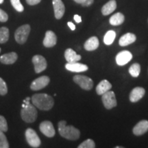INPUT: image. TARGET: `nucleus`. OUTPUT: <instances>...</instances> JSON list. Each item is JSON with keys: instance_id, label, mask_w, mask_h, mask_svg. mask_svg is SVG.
<instances>
[{"instance_id": "nucleus-18", "label": "nucleus", "mask_w": 148, "mask_h": 148, "mask_svg": "<svg viewBox=\"0 0 148 148\" xmlns=\"http://www.w3.org/2000/svg\"><path fill=\"white\" fill-rule=\"evenodd\" d=\"M18 56L15 52L5 53L0 57V62L5 64H12L17 60Z\"/></svg>"}, {"instance_id": "nucleus-39", "label": "nucleus", "mask_w": 148, "mask_h": 148, "mask_svg": "<svg viewBox=\"0 0 148 148\" xmlns=\"http://www.w3.org/2000/svg\"><path fill=\"white\" fill-rule=\"evenodd\" d=\"M0 52H1V48H0Z\"/></svg>"}, {"instance_id": "nucleus-38", "label": "nucleus", "mask_w": 148, "mask_h": 148, "mask_svg": "<svg viewBox=\"0 0 148 148\" xmlns=\"http://www.w3.org/2000/svg\"><path fill=\"white\" fill-rule=\"evenodd\" d=\"M3 2V0H0V4Z\"/></svg>"}, {"instance_id": "nucleus-35", "label": "nucleus", "mask_w": 148, "mask_h": 148, "mask_svg": "<svg viewBox=\"0 0 148 148\" xmlns=\"http://www.w3.org/2000/svg\"><path fill=\"white\" fill-rule=\"evenodd\" d=\"M74 20H75V21L76 22V23H79L82 21V18H81V16L78 15V14H75V15H74Z\"/></svg>"}, {"instance_id": "nucleus-5", "label": "nucleus", "mask_w": 148, "mask_h": 148, "mask_svg": "<svg viewBox=\"0 0 148 148\" xmlns=\"http://www.w3.org/2000/svg\"><path fill=\"white\" fill-rule=\"evenodd\" d=\"M73 81L78 84L82 89L89 90L93 86V82L90 77L85 75H76L73 77Z\"/></svg>"}, {"instance_id": "nucleus-15", "label": "nucleus", "mask_w": 148, "mask_h": 148, "mask_svg": "<svg viewBox=\"0 0 148 148\" xmlns=\"http://www.w3.org/2000/svg\"><path fill=\"white\" fill-rule=\"evenodd\" d=\"M148 131V121L142 120L138 122L133 128V133L136 136H140Z\"/></svg>"}, {"instance_id": "nucleus-26", "label": "nucleus", "mask_w": 148, "mask_h": 148, "mask_svg": "<svg viewBox=\"0 0 148 148\" xmlns=\"http://www.w3.org/2000/svg\"><path fill=\"white\" fill-rule=\"evenodd\" d=\"M140 72V66L138 63H134L130 67L129 73L132 77H136L139 75Z\"/></svg>"}, {"instance_id": "nucleus-16", "label": "nucleus", "mask_w": 148, "mask_h": 148, "mask_svg": "<svg viewBox=\"0 0 148 148\" xmlns=\"http://www.w3.org/2000/svg\"><path fill=\"white\" fill-rule=\"evenodd\" d=\"M145 90L142 87H136L131 91L130 94V100L132 102L139 101L145 95Z\"/></svg>"}, {"instance_id": "nucleus-37", "label": "nucleus", "mask_w": 148, "mask_h": 148, "mask_svg": "<svg viewBox=\"0 0 148 148\" xmlns=\"http://www.w3.org/2000/svg\"><path fill=\"white\" fill-rule=\"evenodd\" d=\"M74 1H75V2L77 3H82L83 2H84L86 0H74Z\"/></svg>"}, {"instance_id": "nucleus-30", "label": "nucleus", "mask_w": 148, "mask_h": 148, "mask_svg": "<svg viewBox=\"0 0 148 148\" xmlns=\"http://www.w3.org/2000/svg\"><path fill=\"white\" fill-rule=\"evenodd\" d=\"M8 123H7L6 119H5L4 116L0 115V130L5 132L8 131Z\"/></svg>"}, {"instance_id": "nucleus-1", "label": "nucleus", "mask_w": 148, "mask_h": 148, "mask_svg": "<svg viewBox=\"0 0 148 148\" xmlns=\"http://www.w3.org/2000/svg\"><path fill=\"white\" fill-rule=\"evenodd\" d=\"M33 105L41 110H49L54 105L53 97L45 93L34 94L32 97Z\"/></svg>"}, {"instance_id": "nucleus-13", "label": "nucleus", "mask_w": 148, "mask_h": 148, "mask_svg": "<svg viewBox=\"0 0 148 148\" xmlns=\"http://www.w3.org/2000/svg\"><path fill=\"white\" fill-rule=\"evenodd\" d=\"M65 68L68 71L79 73V72H84L87 71L88 67L86 64L79 63L77 62H68L65 64Z\"/></svg>"}, {"instance_id": "nucleus-33", "label": "nucleus", "mask_w": 148, "mask_h": 148, "mask_svg": "<svg viewBox=\"0 0 148 148\" xmlns=\"http://www.w3.org/2000/svg\"><path fill=\"white\" fill-rule=\"evenodd\" d=\"M41 0H26L27 3L30 5H34L40 2Z\"/></svg>"}, {"instance_id": "nucleus-17", "label": "nucleus", "mask_w": 148, "mask_h": 148, "mask_svg": "<svg viewBox=\"0 0 148 148\" xmlns=\"http://www.w3.org/2000/svg\"><path fill=\"white\" fill-rule=\"evenodd\" d=\"M136 39V37L134 34L132 33H127L124 35H123L120 38L119 44L121 47H125V46L129 45L134 42Z\"/></svg>"}, {"instance_id": "nucleus-22", "label": "nucleus", "mask_w": 148, "mask_h": 148, "mask_svg": "<svg viewBox=\"0 0 148 148\" xmlns=\"http://www.w3.org/2000/svg\"><path fill=\"white\" fill-rule=\"evenodd\" d=\"M116 8V3L115 0H110L107 2L101 8V12L104 16L108 15L113 12Z\"/></svg>"}, {"instance_id": "nucleus-12", "label": "nucleus", "mask_w": 148, "mask_h": 148, "mask_svg": "<svg viewBox=\"0 0 148 148\" xmlns=\"http://www.w3.org/2000/svg\"><path fill=\"white\" fill-rule=\"evenodd\" d=\"M55 17L57 19H60L65 12V7L62 0H53L52 1Z\"/></svg>"}, {"instance_id": "nucleus-34", "label": "nucleus", "mask_w": 148, "mask_h": 148, "mask_svg": "<svg viewBox=\"0 0 148 148\" xmlns=\"http://www.w3.org/2000/svg\"><path fill=\"white\" fill-rule=\"evenodd\" d=\"M93 2L94 0H86L84 2L81 3V4H82V6H89V5H91Z\"/></svg>"}, {"instance_id": "nucleus-32", "label": "nucleus", "mask_w": 148, "mask_h": 148, "mask_svg": "<svg viewBox=\"0 0 148 148\" xmlns=\"http://www.w3.org/2000/svg\"><path fill=\"white\" fill-rule=\"evenodd\" d=\"M8 19V16L6 12H4L3 10L0 9V21L6 22Z\"/></svg>"}, {"instance_id": "nucleus-29", "label": "nucleus", "mask_w": 148, "mask_h": 148, "mask_svg": "<svg viewBox=\"0 0 148 148\" xmlns=\"http://www.w3.org/2000/svg\"><path fill=\"white\" fill-rule=\"evenodd\" d=\"M10 2L12 3V5L13 8L17 11V12H21L24 10L23 5L21 4L20 0H10Z\"/></svg>"}, {"instance_id": "nucleus-6", "label": "nucleus", "mask_w": 148, "mask_h": 148, "mask_svg": "<svg viewBox=\"0 0 148 148\" xmlns=\"http://www.w3.org/2000/svg\"><path fill=\"white\" fill-rule=\"evenodd\" d=\"M25 138L27 143L32 147H38L41 143L38 134L32 128H27L25 131Z\"/></svg>"}, {"instance_id": "nucleus-21", "label": "nucleus", "mask_w": 148, "mask_h": 148, "mask_svg": "<svg viewBox=\"0 0 148 148\" xmlns=\"http://www.w3.org/2000/svg\"><path fill=\"white\" fill-rule=\"evenodd\" d=\"M64 57L68 62H75L81 60V56L77 54L76 52L71 48L66 49L64 52Z\"/></svg>"}, {"instance_id": "nucleus-8", "label": "nucleus", "mask_w": 148, "mask_h": 148, "mask_svg": "<svg viewBox=\"0 0 148 148\" xmlns=\"http://www.w3.org/2000/svg\"><path fill=\"white\" fill-rule=\"evenodd\" d=\"M102 102L107 109H111L116 106L115 95L113 91L108 90L102 95Z\"/></svg>"}, {"instance_id": "nucleus-19", "label": "nucleus", "mask_w": 148, "mask_h": 148, "mask_svg": "<svg viewBox=\"0 0 148 148\" xmlns=\"http://www.w3.org/2000/svg\"><path fill=\"white\" fill-rule=\"evenodd\" d=\"M99 42L98 38L96 36H92L90 38L85 42L84 43V49L86 51H94L96 49H97V47H99Z\"/></svg>"}, {"instance_id": "nucleus-27", "label": "nucleus", "mask_w": 148, "mask_h": 148, "mask_svg": "<svg viewBox=\"0 0 148 148\" xmlns=\"http://www.w3.org/2000/svg\"><path fill=\"white\" fill-rule=\"evenodd\" d=\"M9 143L3 131L0 130V148H8Z\"/></svg>"}, {"instance_id": "nucleus-14", "label": "nucleus", "mask_w": 148, "mask_h": 148, "mask_svg": "<svg viewBox=\"0 0 148 148\" xmlns=\"http://www.w3.org/2000/svg\"><path fill=\"white\" fill-rule=\"evenodd\" d=\"M56 42L57 37L55 33L51 30L47 31L43 40V45L46 47H52L56 45Z\"/></svg>"}, {"instance_id": "nucleus-7", "label": "nucleus", "mask_w": 148, "mask_h": 148, "mask_svg": "<svg viewBox=\"0 0 148 148\" xmlns=\"http://www.w3.org/2000/svg\"><path fill=\"white\" fill-rule=\"evenodd\" d=\"M32 62L34 65V71L36 73H41L47 68V63L45 58L40 55H35L32 58Z\"/></svg>"}, {"instance_id": "nucleus-4", "label": "nucleus", "mask_w": 148, "mask_h": 148, "mask_svg": "<svg viewBox=\"0 0 148 148\" xmlns=\"http://www.w3.org/2000/svg\"><path fill=\"white\" fill-rule=\"evenodd\" d=\"M31 27L28 24L21 25L16 29L14 33V38L18 44H23L27 41L30 32Z\"/></svg>"}, {"instance_id": "nucleus-2", "label": "nucleus", "mask_w": 148, "mask_h": 148, "mask_svg": "<svg viewBox=\"0 0 148 148\" xmlns=\"http://www.w3.org/2000/svg\"><path fill=\"white\" fill-rule=\"evenodd\" d=\"M65 121H60L58 123V132L61 136L68 140H77L80 136L78 129L72 125H66Z\"/></svg>"}, {"instance_id": "nucleus-10", "label": "nucleus", "mask_w": 148, "mask_h": 148, "mask_svg": "<svg viewBox=\"0 0 148 148\" xmlns=\"http://www.w3.org/2000/svg\"><path fill=\"white\" fill-rule=\"evenodd\" d=\"M40 131L44 135H45L47 137L51 138L54 136L55 135V130L53 127V125L51 121H44L40 123Z\"/></svg>"}, {"instance_id": "nucleus-25", "label": "nucleus", "mask_w": 148, "mask_h": 148, "mask_svg": "<svg viewBox=\"0 0 148 148\" xmlns=\"http://www.w3.org/2000/svg\"><path fill=\"white\" fill-rule=\"evenodd\" d=\"M9 39V29L6 27L0 28V43H5Z\"/></svg>"}, {"instance_id": "nucleus-24", "label": "nucleus", "mask_w": 148, "mask_h": 148, "mask_svg": "<svg viewBox=\"0 0 148 148\" xmlns=\"http://www.w3.org/2000/svg\"><path fill=\"white\" fill-rule=\"evenodd\" d=\"M116 38V33L113 30H109L103 37V42L107 45H110L114 42Z\"/></svg>"}, {"instance_id": "nucleus-9", "label": "nucleus", "mask_w": 148, "mask_h": 148, "mask_svg": "<svg viewBox=\"0 0 148 148\" xmlns=\"http://www.w3.org/2000/svg\"><path fill=\"white\" fill-rule=\"evenodd\" d=\"M49 82H50V79L48 76H46V75L40 76L33 81L30 85V88L32 90H39L47 86Z\"/></svg>"}, {"instance_id": "nucleus-36", "label": "nucleus", "mask_w": 148, "mask_h": 148, "mask_svg": "<svg viewBox=\"0 0 148 148\" xmlns=\"http://www.w3.org/2000/svg\"><path fill=\"white\" fill-rule=\"evenodd\" d=\"M67 25H68V26L70 27V29H71V30H75V25L72 23V22H68Z\"/></svg>"}, {"instance_id": "nucleus-28", "label": "nucleus", "mask_w": 148, "mask_h": 148, "mask_svg": "<svg viewBox=\"0 0 148 148\" xmlns=\"http://www.w3.org/2000/svg\"><path fill=\"white\" fill-rule=\"evenodd\" d=\"M95 143L92 139H87L82 142L78 146V148H95Z\"/></svg>"}, {"instance_id": "nucleus-31", "label": "nucleus", "mask_w": 148, "mask_h": 148, "mask_svg": "<svg viewBox=\"0 0 148 148\" xmlns=\"http://www.w3.org/2000/svg\"><path fill=\"white\" fill-rule=\"evenodd\" d=\"M8 92V88H7V85L5 84V81L0 77V95H6Z\"/></svg>"}, {"instance_id": "nucleus-20", "label": "nucleus", "mask_w": 148, "mask_h": 148, "mask_svg": "<svg viewBox=\"0 0 148 148\" xmlns=\"http://www.w3.org/2000/svg\"><path fill=\"white\" fill-rule=\"evenodd\" d=\"M111 88H112V84L106 79H103L96 87V92L98 95H102L105 92L110 90Z\"/></svg>"}, {"instance_id": "nucleus-23", "label": "nucleus", "mask_w": 148, "mask_h": 148, "mask_svg": "<svg viewBox=\"0 0 148 148\" xmlns=\"http://www.w3.org/2000/svg\"><path fill=\"white\" fill-rule=\"evenodd\" d=\"M124 20V15L121 12H117L111 16L109 19V22L112 25H119L123 23Z\"/></svg>"}, {"instance_id": "nucleus-11", "label": "nucleus", "mask_w": 148, "mask_h": 148, "mask_svg": "<svg viewBox=\"0 0 148 148\" xmlns=\"http://www.w3.org/2000/svg\"><path fill=\"white\" fill-rule=\"evenodd\" d=\"M132 54L129 51H122L116 56V64L119 66H123L132 60Z\"/></svg>"}, {"instance_id": "nucleus-3", "label": "nucleus", "mask_w": 148, "mask_h": 148, "mask_svg": "<svg viewBox=\"0 0 148 148\" xmlns=\"http://www.w3.org/2000/svg\"><path fill=\"white\" fill-rule=\"evenodd\" d=\"M22 119L26 123H32L36 120L37 110L34 105L29 103L22 107L21 111Z\"/></svg>"}]
</instances>
